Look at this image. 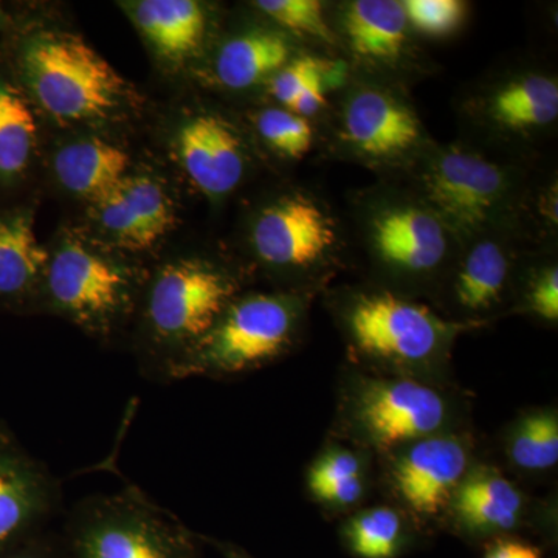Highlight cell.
I'll use <instances>...</instances> for the list:
<instances>
[{"mask_svg": "<svg viewBox=\"0 0 558 558\" xmlns=\"http://www.w3.org/2000/svg\"><path fill=\"white\" fill-rule=\"evenodd\" d=\"M469 464L465 439L438 433L407 446L392 470V481L411 510L433 515L453 497Z\"/></svg>", "mask_w": 558, "mask_h": 558, "instance_id": "obj_13", "label": "cell"}, {"mask_svg": "<svg viewBox=\"0 0 558 558\" xmlns=\"http://www.w3.org/2000/svg\"><path fill=\"white\" fill-rule=\"evenodd\" d=\"M509 457L520 469L539 472L558 461V418L553 411H539L521 418L509 442Z\"/></svg>", "mask_w": 558, "mask_h": 558, "instance_id": "obj_27", "label": "cell"}, {"mask_svg": "<svg viewBox=\"0 0 558 558\" xmlns=\"http://www.w3.org/2000/svg\"><path fill=\"white\" fill-rule=\"evenodd\" d=\"M451 499L459 523L476 534L510 531L519 524L523 510L519 488L487 469L465 475Z\"/></svg>", "mask_w": 558, "mask_h": 558, "instance_id": "obj_19", "label": "cell"}, {"mask_svg": "<svg viewBox=\"0 0 558 558\" xmlns=\"http://www.w3.org/2000/svg\"><path fill=\"white\" fill-rule=\"evenodd\" d=\"M175 146L186 175L207 196H226L244 178V145L222 117L197 113L183 121Z\"/></svg>", "mask_w": 558, "mask_h": 558, "instance_id": "obj_15", "label": "cell"}, {"mask_svg": "<svg viewBox=\"0 0 558 558\" xmlns=\"http://www.w3.org/2000/svg\"><path fill=\"white\" fill-rule=\"evenodd\" d=\"M0 558H62L58 527H49L0 548Z\"/></svg>", "mask_w": 558, "mask_h": 558, "instance_id": "obj_33", "label": "cell"}, {"mask_svg": "<svg viewBox=\"0 0 558 558\" xmlns=\"http://www.w3.org/2000/svg\"><path fill=\"white\" fill-rule=\"evenodd\" d=\"M22 68L36 100L61 121L83 123L116 116L130 84L80 36L47 32L28 40Z\"/></svg>", "mask_w": 558, "mask_h": 558, "instance_id": "obj_4", "label": "cell"}, {"mask_svg": "<svg viewBox=\"0 0 558 558\" xmlns=\"http://www.w3.org/2000/svg\"><path fill=\"white\" fill-rule=\"evenodd\" d=\"M341 24L349 49L360 60L391 65L405 57L410 25L402 2L355 0L344 9Z\"/></svg>", "mask_w": 558, "mask_h": 558, "instance_id": "obj_17", "label": "cell"}, {"mask_svg": "<svg viewBox=\"0 0 558 558\" xmlns=\"http://www.w3.org/2000/svg\"><path fill=\"white\" fill-rule=\"evenodd\" d=\"M527 307L546 322H557L558 270L556 266L548 267L534 279L527 293Z\"/></svg>", "mask_w": 558, "mask_h": 558, "instance_id": "obj_32", "label": "cell"}, {"mask_svg": "<svg viewBox=\"0 0 558 558\" xmlns=\"http://www.w3.org/2000/svg\"><path fill=\"white\" fill-rule=\"evenodd\" d=\"M258 131L271 149L289 159H301L310 153L312 126L310 121L284 108H271L259 113Z\"/></svg>", "mask_w": 558, "mask_h": 558, "instance_id": "obj_28", "label": "cell"}, {"mask_svg": "<svg viewBox=\"0 0 558 558\" xmlns=\"http://www.w3.org/2000/svg\"><path fill=\"white\" fill-rule=\"evenodd\" d=\"M58 535L62 558H199L202 542L137 488L81 499Z\"/></svg>", "mask_w": 558, "mask_h": 558, "instance_id": "obj_2", "label": "cell"}, {"mask_svg": "<svg viewBox=\"0 0 558 558\" xmlns=\"http://www.w3.org/2000/svg\"><path fill=\"white\" fill-rule=\"evenodd\" d=\"M405 527L395 509L363 510L344 527L349 549L359 558H395L403 545Z\"/></svg>", "mask_w": 558, "mask_h": 558, "instance_id": "obj_26", "label": "cell"}, {"mask_svg": "<svg viewBox=\"0 0 558 558\" xmlns=\"http://www.w3.org/2000/svg\"><path fill=\"white\" fill-rule=\"evenodd\" d=\"M351 409L360 435L379 449L438 435L449 421V403L438 389L411 379H365Z\"/></svg>", "mask_w": 558, "mask_h": 558, "instance_id": "obj_8", "label": "cell"}, {"mask_svg": "<svg viewBox=\"0 0 558 558\" xmlns=\"http://www.w3.org/2000/svg\"><path fill=\"white\" fill-rule=\"evenodd\" d=\"M255 5L286 31L314 39L332 40L325 11L318 0H258Z\"/></svg>", "mask_w": 558, "mask_h": 558, "instance_id": "obj_29", "label": "cell"}, {"mask_svg": "<svg viewBox=\"0 0 558 558\" xmlns=\"http://www.w3.org/2000/svg\"><path fill=\"white\" fill-rule=\"evenodd\" d=\"M134 20L154 50L171 61L193 54L207 31L205 11L194 0H143Z\"/></svg>", "mask_w": 558, "mask_h": 558, "instance_id": "obj_21", "label": "cell"}, {"mask_svg": "<svg viewBox=\"0 0 558 558\" xmlns=\"http://www.w3.org/2000/svg\"><path fill=\"white\" fill-rule=\"evenodd\" d=\"M402 7L410 27L427 36L449 35L465 14V5L459 0H405Z\"/></svg>", "mask_w": 558, "mask_h": 558, "instance_id": "obj_30", "label": "cell"}, {"mask_svg": "<svg viewBox=\"0 0 558 558\" xmlns=\"http://www.w3.org/2000/svg\"><path fill=\"white\" fill-rule=\"evenodd\" d=\"M340 137L355 156L391 163L416 153L425 132L410 105L380 87L351 92L341 113Z\"/></svg>", "mask_w": 558, "mask_h": 558, "instance_id": "obj_12", "label": "cell"}, {"mask_svg": "<svg viewBox=\"0 0 558 558\" xmlns=\"http://www.w3.org/2000/svg\"><path fill=\"white\" fill-rule=\"evenodd\" d=\"M301 312V300L286 293L236 296L175 363L170 381L238 376L274 362L295 339Z\"/></svg>", "mask_w": 558, "mask_h": 558, "instance_id": "obj_3", "label": "cell"}, {"mask_svg": "<svg viewBox=\"0 0 558 558\" xmlns=\"http://www.w3.org/2000/svg\"><path fill=\"white\" fill-rule=\"evenodd\" d=\"M337 242L336 222L306 194H288L271 202L252 227L253 252L274 270L314 269L329 259Z\"/></svg>", "mask_w": 558, "mask_h": 558, "instance_id": "obj_10", "label": "cell"}, {"mask_svg": "<svg viewBox=\"0 0 558 558\" xmlns=\"http://www.w3.org/2000/svg\"><path fill=\"white\" fill-rule=\"evenodd\" d=\"M202 542H207L213 548L219 550L220 556L223 558H255L250 556L247 550L240 548V546L233 545L229 542H220V539L202 537Z\"/></svg>", "mask_w": 558, "mask_h": 558, "instance_id": "obj_35", "label": "cell"}, {"mask_svg": "<svg viewBox=\"0 0 558 558\" xmlns=\"http://www.w3.org/2000/svg\"><path fill=\"white\" fill-rule=\"evenodd\" d=\"M292 60L288 39L279 33L252 31L227 40L216 58V78L231 90L255 87Z\"/></svg>", "mask_w": 558, "mask_h": 558, "instance_id": "obj_23", "label": "cell"}, {"mask_svg": "<svg viewBox=\"0 0 558 558\" xmlns=\"http://www.w3.org/2000/svg\"><path fill=\"white\" fill-rule=\"evenodd\" d=\"M329 65L315 57L292 58L270 78V94L284 109H290L301 94L326 76Z\"/></svg>", "mask_w": 558, "mask_h": 558, "instance_id": "obj_31", "label": "cell"}, {"mask_svg": "<svg viewBox=\"0 0 558 558\" xmlns=\"http://www.w3.org/2000/svg\"><path fill=\"white\" fill-rule=\"evenodd\" d=\"M307 487L326 505H354L365 494L362 462L347 449L326 451L312 464L307 473Z\"/></svg>", "mask_w": 558, "mask_h": 558, "instance_id": "obj_25", "label": "cell"}, {"mask_svg": "<svg viewBox=\"0 0 558 558\" xmlns=\"http://www.w3.org/2000/svg\"><path fill=\"white\" fill-rule=\"evenodd\" d=\"M512 253L505 242L494 238L473 242L454 274V304L468 315L494 310L508 289Z\"/></svg>", "mask_w": 558, "mask_h": 558, "instance_id": "obj_20", "label": "cell"}, {"mask_svg": "<svg viewBox=\"0 0 558 558\" xmlns=\"http://www.w3.org/2000/svg\"><path fill=\"white\" fill-rule=\"evenodd\" d=\"M418 179V199L461 240L483 236L515 201L508 168L457 146L428 157Z\"/></svg>", "mask_w": 558, "mask_h": 558, "instance_id": "obj_6", "label": "cell"}, {"mask_svg": "<svg viewBox=\"0 0 558 558\" xmlns=\"http://www.w3.org/2000/svg\"><path fill=\"white\" fill-rule=\"evenodd\" d=\"M366 238L381 267L405 279L432 277L449 258L453 234L421 199L377 204L366 222Z\"/></svg>", "mask_w": 558, "mask_h": 558, "instance_id": "obj_9", "label": "cell"}, {"mask_svg": "<svg viewBox=\"0 0 558 558\" xmlns=\"http://www.w3.org/2000/svg\"><path fill=\"white\" fill-rule=\"evenodd\" d=\"M236 296L238 278L207 259L171 260L146 278L135 315L143 374L150 381L168 384L175 363Z\"/></svg>", "mask_w": 558, "mask_h": 558, "instance_id": "obj_1", "label": "cell"}, {"mask_svg": "<svg viewBox=\"0 0 558 558\" xmlns=\"http://www.w3.org/2000/svg\"><path fill=\"white\" fill-rule=\"evenodd\" d=\"M61 513L60 481L0 425V548L53 527Z\"/></svg>", "mask_w": 558, "mask_h": 558, "instance_id": "obj_11", "label": "cell"}, {"mask_svg": "<svg viewBox=\"0 0 558 558\" xmlns=\"http://www.w3.org/2000/svg\"><path fill=\"white\" fill-rule=\"evenodd\" d=\"M50 255L39 244L28 213L0 215V300L43 301Z\"/></svg>", "mask_w": 558, "mask_h": 558, "instance_id": "obj_18", "label": "cell"}, {"mask_svg": "<svg viewBox=\"0 0 558 558\" xmlns=\"http://www.w3.org/2000/svg\"><path fill=\"white\" fill-rule=\"evenodd\" d=\"M146 275L81 241H65L50 256L43 304L84 332L112 339L137 315Z\"/></svg>", "mask_w": 558, "mask_h": 558, "instance_id": "obj_5", "label": "cell"}, {"mask_svg": "<svg viewBox=\"0 0 558 558\" xmlns=\"http://www.w3.org/2000/svg\"><path fill=\"white\" fill-rule=\"evenodd\" d=\"M344 323L357 351L396 366L427 365L442 355L459 330L465 328L444 322L428 307L391 292L354 296Z\"/></svg>", "mask_w": 558, "mask_h": 558, "instance_id": "obj_7", "label": "cell"}, {"mask_svg": "<svg viewBox=\"0 0 558 558\" xmlns=\"http://www.w3.org/2000/svg\"><path fill=\"white\" fill-rule=\"evenodd\" d=\"M484 113L498 131L527 135L558 119V84L537 72L520 73L497 84L484 102Z\"/></svg>", "mask_w": 558, "mask_h": 558, "instance_id": "obj_16", "label": "cell"}, {"mask_svg": "<svg viewBox=\"0 0 558 558\" xmlns=\"http://www.w3.org/2000/svg\"><path fill=\"white\" fill-rule=\"evenodd\" d=\"M483 558H543L542 550L523 539H499L488 546Z\"/></svg>", "mask_w": 558, "mask_h": 558, "instance_id": "obj_34", "label": "cell"}, {"mask_svg": "<svg viewBox=\"0 0 558 558\" xmlns=\"http://www.w3.org/2000/svg\"><path fill=\"white\" fill-rule=\"evenodd\" d=\"M95 202V218L116 247L146 252L172 227V205L156 180L124 175Z\"/></svg>", "mask_w": 558, "mask_h": 558, "instance_id": "obj_14", "label": "cell"}, {"mask_svg": "<svg viewBox=\"0 0 558 558\" xmlns=\"http://www.w3.org/2000/svg\"><path fill=\"white\" fill-rule=\"evenodd\" d=\"M130 156L98 138L76 140L58 150L54 174L65 190L95 201L128 175Z\"/></svg>", "mask_w": 558, "mask_h": 558, "instance_id": "obj_22", "label": "cell"}, {"mask_svg": "<svg viewBox=\"0 0 558 558\" xmlns=\"http://www.w3.org/2000/svg\"><path fill=\"white\" fill-rule=\"evenodd\" d=\"M36 123L20 90L0 84V179L22 174L35 148Z\"/></svg>", "mask_w": 558, "mask_h": 558, "instance_id": "obj_24", "label": "cell"}]
</instances>
